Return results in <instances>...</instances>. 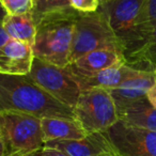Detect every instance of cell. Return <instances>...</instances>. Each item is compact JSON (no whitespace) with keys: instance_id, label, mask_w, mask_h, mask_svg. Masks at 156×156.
Listing matches in <instances>:
<instances>
[{"instance_id":"1","label":"cell","mask_w":156,"mask_h":156,"mask_svg":"<svg viewBox=\"0 0 156 156\" xmlns=\"http://www.w3.org/2000/svg\"><path fill=\"white\" fill-rule=\"evenodd\" d=\"M0 111H15L37 118L75 119L74 110L35 85L28 76L0 73Z\"/></svg>"},{"instance_id":"2","label":"cell","mask_w":156,"mask_h":156,"mask_svg":"<svg viewBox=\"0 0 156 156\" xmlns=\"http://www.w3.org/2000/svg\"><path fill=\"white\" fill-rule=\"evenodd\" d=\"M79 12L74 9L44 15L37 22L33 56L61 67L69 65L75 24Z\"/></svg>"},{"instance_id":"3","label":"cell","mask_w":156,"mask_h":156,"mask_svg":"<svg viewBox=\"0 0 156 156\" xmlns=\"http://www.w3.org/2000/svg\"><path fill=\"white\" fill-rule=\"evenodd\" d=\"M144 2L145 0H110L98 8L119 41L128 65L144 47L150 35L141 24Z\"/></svg>"},{"instance_id":"4","label":"cell","mask_w":156,"mask_h":156,"mask_svg":"<svg viewBox=\"0 0 156 156\" xmlns=\"http://www.w3.org/2000/svg\"><path fill=\"white\" fill-rule=\"evenodd\" d=\"M0 133L5 156H29L45 147L41 119L34 115L0 111Z\"/></svg>"},{"instance_id":"5","label":"cell","mask_w":156,"mask_h":156,"mask_svg":"<svg viewBox=\"0 0 156 156\" xmlns=\"http://www.w3.org/2000/svg\"><path fill=\"white\" fill-rule=\"evenodd\" d=\"M96 49H113L123 54L119 41L100 9L94 13H79L74 29L69 64Z\"/></svg>"},{"instance_id":"6","label":"cell","mask_w":156,"mask_h":156,"mask_svg":"<svg viewBox=\"0 0 156 156\" xmlns=\"http://www.w3.org/2000/svg\"><path fill=\"white\" fill-rule=\"evenodd\" d=\"M73 110L75 119L87 134L105 133L119 121L115 102L105 89L81 91Z\"/></svg>"},{"instance_id":"7","label":"cell","mask_w":156,"mask_h":156,"mask_svg":"<svg viewBox=\"0 0 156 156\" xmlns=\"http://www.w3.org/2000/svg\"><path fill=\"white\" fill-rule=\"evenodd\" d=\"M27 76L52 98L74 109L81 90L67 66L61 67L34 57Z\"/></svg>"},{"instance_id":"8","label":"cell","mask_w":156,"mask_h":156,"mask_svg":"<svg viewBox=\"0 0 156 156\" xmlns=\"http://www.w3.org/2000/svg\"><path fill=\"white\" fill-rule=\"evenodd\" d=\"M113 149L122 156H156V132L119 121L105 132Z\"/></svg>"},{"instance_id":"9","label":"cell","mask_w":156,"mask_h":156,"mask_svg":"<svg viewBox=\"0 0 156 156\" xmlns=\"http://www.w3.org/2000/svg\"><path fill=\"white\" fill-rule=\"evenodd\" d=\"M126 60L121 51L113 49H96L71 62L67 67L75 78L85 79L115 65L125 64Z\"/></svg>"},{"instance_id":"10","label":"cell","mask_w":156,"mask_h":156,"mask_svg":"<svg viewBox=\"0 0 156 156\" xmlns=\"http://www.w3.org/2000/svg\"><path fill=\"white\" fill-rule=\"evenodd\" d=\"M45 147L57 149L69 156H105L117 153L105 133L88 134L78 140L49 141Z\"/></svg>"},{"instance_id":"11","label":"cell","mask_w":156,"mask_h":156,"mask_svg":"<svg viewBox=\"0 0 156 156\" xmlns=\"http://www.w3.org/2000/svg\"><path fill=\"white\" fill-rule=\"evenodd\" d=\"M156 81V74L152 71H140L125 80L120 87L109 90L117 107V112L136 101L145 98Z\"/></svg>"},{"instance_id":"12","label":"cell","mask_w":156,"mask_h":156,"mask_svg":"<svg viewBox=\"0 0 156 156\" xmlns=\"http://www.w3.org/2000/svg\"><path fill=\"white\" fill-rule=\"evenodd\" d=\"M33 59L32 46L10 39L0 49V73L26 76L30 73Z\"/></svg>"},{"instance_id":"13","label":"cell","mask_w":156,"mask_h":156,"mask_svg":"<svg viewBox=\"0 0 156 156\" xmlns=\"http://www.w3.org/2000/svg\"><path fill=\"white\" fill-rule=\"evenodd\" d=\"M139 71L140 69H134L125 63L103 69L89 78L76 79L81 91L90 89H105L109 91L120 87L124 81L136 75Z\"/></svg>"},{"instance_id":"14","label":"cell","mask_w":156,"mask_h":156,"mask_svg":"<svg viewBox=\"0 0 156 156\" xmlns=\"http://www.w3.org/2000/svg\"><path fill=\"white\" fill-rule=\"evenodd\" d=\"M42 132L44 141L78 140L87 136L79 122L69 118H42Z\"/></svg>"},{"instance_id":"15","label":"cell","mask_w":156,"mask_h":156,"mask_svg":"<svg viewBox=\"0 0 156 156\" xmlns=\"http://www.w3.org/2000/svg\"><path fill=\"white\" fill-rule=\"evenodd\" d=\"M118 117L130 125L156 132V108L147 96L118 111Z\"/></svg>"},{"instance_id":"16","label":"cell","mask_w":156,"mask_h":156,"mask_svg":"<svg viewBox=\"0 0 156 156\" xmlns=\"http://www.w3.org/2000/svg\"><path fill=\"white\" fill-rule=\"evenodd\" d=\"M1 25L10 39L17 40L33 46L37 34V23L32 13L7 15Z\"/></svg>"},{"instance_id":"17","label":"cell","mask_w":156,"mask_h":156,"mask_svg":"<svg viewBox=\"0 0 156 156\" xmlns=\"http://www.w3.org/2000/svg\"><path fill=\"white\" fill-rule=\"evenodd\" d=\"M129 66L142 71L155 72L156 69V25L153 27L144 47L140 50Z\"/></svg>"},{"instance_id":"18","label":"cell","mask_w":156,"mask_h":156,"mask_svg":"<svg viewBox=\"0 0 156 156\" xmlns=\"http://www.w3.org/2000/svg\"><path fill=\"white\" fill-rule=\"evenodd\" d=\"M69 9H73L69 0H33L32 15L37 23L44 15Z\"/></svg>"},{"instance_id":"19","label":"cell","mask_w":156,"mask_h":156,"mask_svg":"<svg viewBox=\"0 0 156 156\" xmlns=\"http://www.w3.org/2000/svg\"><path fill=\"white\" fill-rule=\"evenodd\" d=\"M7 15H22L32 13L33 0H0Z\"/></svg>"},{"instance_id":"20","label":"cell","mask_w":156,"mask_h":156,"mask_svg":"<svg viewBox=\"0 0 156 156\" xmlns=\"http://www.w3.org/2000/svg\"><path fill=\"white\" fill-rule=\"evenodd\" d=\"M141 24L151 33L153 27L156 25V0H145Z\"/></svg>"},{"instance_id":"21","label":"cell","mask_w":156,"mask_h":156,"mask_svg":"<svg viewBox=\"0 0 156 156\" xmlns=\"http://www.w3.org/2000/svg\"><path fill=\"white\" fill-rule=\"evenodd\" d=\"M69 3L79 13H94L101 5L100 0H69Z\"/></svg>"},{"instance_id":"22","label":"cell","mask_w":156,"mask_h":156,"mask_svg":"<svg viewBox=\"0 0 156 156\" xmlns=\"http://www.w3.org/2000/svg\"><path fill=\"white\" fill-rule=\"evenodd\" d=\"M29 156H69L66 155L63 152L59 151L57 149H54V147H44L42 149L37 150V152L30 154Z\"/></svg>"},{"instance_id":"23","label":"cell","mask_w":156,"mask_h":156,"mask_svg":"<svg viewBox=\"0 0 156 156\" xmlns=\"http://www.w3.org/2000/svg\"><path fill=\"white\" fill-rule=\"evenodd\" d=\"M10 41V37L8 35V33L5 32V30L3 29L2 25H0V49Z\"/></svg>"},{"instance_id":"24","label":"cell","mask_w":156,"mask_h":156,"mask_svg":"<svg viewBox=\"0 0 156 156\" xmlns=\"http://www.w3.org/2000/svg\"><path fill=\"white\" fill-rule=\"evenodd\" d=\"M147 98H149V101L152 103V105L156 108V81L153 87L149 90V92L147 94Z\"/></svg>"},{"instance_id":"25","label":"cell","mask_w":156,"mask_h":156,"mask_svg":"<svg viewBox=\"0 0 156 156\" xmlns=\"http://www.w3.org/2000/svg\"><path fill=\"white\" fill-rule=\"evenodd\" d=\"M0 156H5V143H3L2 136H1V133H0Z\"/></svg>"},{"instance_id":"26","label":"cell","mask_w":156,"mask_h":156,"mask_svg":"<svg viewBox=\"0 0 156 156\" xmlns=\"http://www.w3.org/2000/svg\"><path fill=\"white\" fill-rule=\"evenodd\" d=\"M5 16H7V12L5 11L2 5H1V2H0V25L2 24V22H3V20H5Z\"/></svg>"},{"instance_id":"27","label":"cell","mask_w":156,"mask_h":156,"mask_svg":"<svg viewBox=\"0 0 156 156\" xmlns=\"http://www.w3.org/2000/svg\"><path fill=\"white\" fill-rule=\"evenodd\" d=\"M105 156H122V155H120V154H118V153H115V154H109V155H105Z\"/></svg>"},{"instance_id":"28","label":"cell","mask_w":156,"mask_h":156,"mask_svg":"<svg viewBox=\"0 0 156 156\" xmlns=\"http://www.w3.org/2000/svg\"><path fill=\"white\" fill-rule=\"evenodd\" d=\"M107 1H110V0H100L101 5H102V3H105V2H107Z\"/></svg>"},{"instance_id":"29","label":"cell","mask_w":156,"mask_h":156,"mask_svg":"<svg viewBox=\"0 0 156 156\" xmlns=\"http://www.w3.org/2000/svg\"><path fill=\"white\" fill-rule=\"evenodd\" d=\"M155 74H156V69H155Z\"/></svg>"}]
</instances>
